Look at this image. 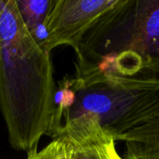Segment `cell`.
Masks as SVG:
<instances>
[{
    "mask_svg": "<svg viewBox=\"0 0 159 159\" xmlns=\"http://www.w3.org/2000/svg\"><path fill=\"white\" fill-rule=\"evenodd\" d=\"M75 51V76L159 78V0H118Z\"/></svg>",
    "mask_w": 159,
    "mask_h": 159,
    "instance_id": "7a4b0ae2",
    "label": "cell"
},
{
    "mask_svg": "<svg viewBox=\"0 0 159 159\" xmlns=\"http://www.w3.org/2000/svg\"><path fill=\"white\" fill-rule=\"evenodd\" d=\"M125 159H159V149H147L137 144L126 147Z\"/></svg>",
    "mask_w": 159,
    "mask_h": 159,
    "instance_id": "ba28073f",
    "label": "cell"
},
{
    "mask_svg": "<svg viewBox=\"0 0 159 159\" xmlns=\"http://www.w3.org/2000/svg\"><path fill=\"white\" fill-rule=\"evenodd\" d=\"M74 147L73 159H125L116 146V141L102 130L88 131L67 139Z\"/></svg>",
    "mask_w": 159,
    "mask_h": 159,
    "instance_id": "5b68a950",
    "label": "cell"
},
{
    "mask_svg": "<svg viewBox=\"0 0 159 159\" xmlns=\"http://www.w3.org/2000/svg\"><path fill=\"white\" fill-rule=\"evenodd\" d=\"M56 91L49 52L25 27L15 0H0V110L11 146L27 153L48 135Z\"/></svg>",
    "mask_w": 159,
    "mask_h": 159,
    "instance_id": "6da1fadb",
    "label": "cell"
},
{
    "mask_svg": "<svg viewBox=\"0 0 159 159\" xmlns=\"http://www.w3.org/2000/svg\"><path fill=\"white\" fill-rule=\"evenodd\" d=\"M73 154L72 143L65 138H58L39 152L36 149L29 152L26 159H73Z\"/></svg>",
    "mask_w": 159,
    "mask_h": 159,
    "instance_id": "52a82bcc",
    "label": "cell"
},
{
    "mask_svg": "<svg viewBox=\"0 0 159 159\" xmlns=\"http://www.w3.org/2000/svg\"><path fill=\"white\" fill-rule=\"evenodd\" d=\"M118 0H56L47 21L45 50L66 45L75 50L96 20Z\"/></svg>",
    "mask_w": 159,
    "mask_h": 159,
    "instance_id": "277c9868",
    "label": "cell"
},
{
    "mask_svg": "<svg viewBox=\"0 0 159 159\" xmlns=\"http://www.w3.org/2000/svg\"><path fill=\"white\" fill-rule=\"evenodd\" d=\"M20 16L34 40L45 49L47 21L56 0H15Z\"/></svg>",
    "mask_w": 159,
    "mask_h": 159,
    "instance_id": "8992f818",
    "label": "cell"
},
{
    "mask_svg": "<svg viewBox=\"0 0 159 159\" xmlns=\"http://www.w3.org/2000/svg\"><path fill=\"white\" fill-rule=\"evenodd\" d=\"M71 81L75 100L63 114L56 139L100 129L117 142L159 116V78L91 74Z\"/></svg>",
    "mask_w": 159,
    "mask_h": 159,
    "instance_id": "3957f363",
    "label": "cell"
}]
</instances>
